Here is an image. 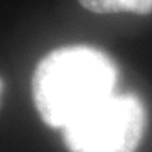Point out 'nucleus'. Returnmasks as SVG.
<instances>
[{
    "instance_id": "nucleus-2",
    "label": "nucleus",
    "mask_w": 152,
    "mask_h": 152,
    "mask_svg": "<svg viewBox=\"0 0 152 152\" xmlns=\"http://www.w3.org/2000/svg\"><path fill=\"white\" fill-rule=\"evenodd\" d=\"M145 124V108L137 95L112 93L61 130L69 152H135Z\"/></svg>"
},
{
    "instance_id": "nucleus-4",
    "label": "nucleus",
    "mask_w": 152,
    "mask_h": 152,
    "mask_svg": "<svg viewBox=\"0 0 152 152\" xmlns=\"http://www.w3.org/2000/svg\"><path fill=\"white\" fill-rule=\"evenodd\" d=\"M2 91H4V83H2V80H0V98H2Z\"/></svg>"
},
{
    "instance_id": "nucleus-3",
    "label": "nucleus",
    "mask_w": 152,
    "mask_h": 152,
    "mask_svg": "<svg viewBox=\"0 0 152 152\" xmlns=\"http://www.w3.org/2000/svg\"><path fill=\"white\" fill-rule=\"evenodd\" d=\"M86 10L95 14L132 12L139 15L152 14V0H78Z\"/></svg>"
},
{
    "instance_id": "nucleus-1",
    "label": "nucleus",
    "mask_w": 152,
    "mask_h": 152,
    "mask_svg": "<svg viewBox=\"0 0 152 152\" xmlns=\"http://www.w3.org/2000/svg\"><path fill=\"white\" fill-rule=\"evenodd\" d=\"M117 66L91 46H64L46 54L32 76V100L44 124L64 129L113 93Z\"/></svg>"
}]
</instances>
